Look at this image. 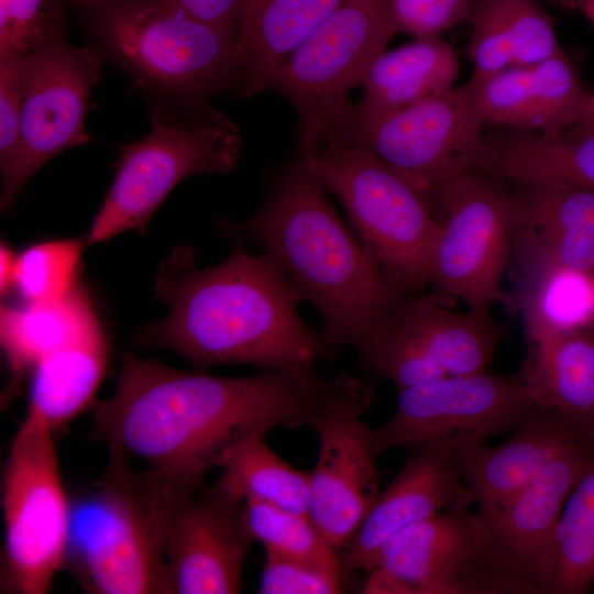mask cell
Here are the masks:
<instances>
[{
    "mask_svg": "<svg viewBox=\"0 0 594 594\" xmlns=\"http://www.w3.org/2000/svg\"><path fill=\"white\" fill-rule=\"evenodd\" d=\"M86 241L61 239L35 243L16 257L14 288L25 302L55 301L78 284Z\"/></svg>",
    "mask_w": 594,
    "mask_h": 594,
    "instance_id": "cell-34",
    "label": "cell"
},
{
    "mask_svg": "<svg viewBox=\"0 0 594 594\" xmlns=\"http://www.w3.org/2000/svg\"><path fill=\"white\" fill-rule=\"evenodd\" d=\"M26 53L0 51V173L4 187L15 168L25 86Z\"/></svg>",
    "mask_w": 594,
    "mask_h": 594,
    "instance_id": "cell-36",
    "label": "cell"
},
{
    "mask_svg": "<svg viewBox=\"0 0 594 594\" xmlns=\"http://www.w3.org/2000/svg\"><path fill=\"white\" fill-rule=\"evenodd\" d=\"M484 127L466 81L396 111L355 113L350 142L408 176L431 197L448 179L475 168Z\"/></svg>",
    "mask_w": 594,
    "mask_h": 594,
    "instance_id": "cell-14",
    "label": "cell"
},
{
    "mask_svg": "<svg viewBox=\"0 0 594 594\" xmlns=\"http://www.w3.org/2000/svg\"><path fill=\"white\" fill-rule=\"evenodd\" d=\"M484 125L557 134L581 120L591 94L563 50L529 65L469 79Z\"/></svg>",
    "mask_w": 594,
    "mask_h": 594,
    "instance_id": "cell-19",
    "label": "cell"
},
{
    "mask_svg": "<svg viewBox=\"0 0 594 594\" xmlns=\"http://www.w3.org/2000/svg\"><path fill=\"white\" fill-rule=\"evenodd\" d=\"M18 255L6 244L0 245V293L3 298L15 284V265Z\"/></svg>",
    "mask_w": 594,
    "mask_h": 594,
    "instance_id": "cell-41",
    "label": "cell"
},
{
    "mask_svg": "<svg viewBox=\"0 0 594 594\" xmlns=\"http://www.w3.org/2000/svg\"><path fill=\"white\" fill-rule=\"evenodd\" d=\"M574 129L594 131V92L591 94L585 111Z\"/></svg>",
    "mask_w": 594,
    "mask_h": 594,
    "instance_id": "cell-43",
    "label": "cell"
},
{
    "mask_svg": "<svg viewBox=\"0 0 594 594\" xmlns=\"http://www.w3.org/2000/svg\"><path fill=\"white\" fill-rule=\"evenodd\" d=\"M468 23L473 80L562 51L554 21L537 0H471Z\"/></svg>",
    "mask_w": 594,
    "mask_h": 594,
    "instance_id": "cell-24",
    "label": "cell"
},
{
    "mask_svg": "<svg viewBox=\"0 0 594 594\" xmlns=\"http://www.w3.org/2000/svg\"><path fill=\"white\" fill-rule=\"evenodd\" d=\"M396 33L387 0H344L276 67L266 90L294 107L299 151L351 141L348 95Z\"/></svg>",
    "mask_w": 594,
    "mask_h": 594,
    "instance_id": "cell-7",
    "label": "cell"
},
{
    "mask_svg": "<svg viewBox=\"0 0 594 594\" xmlns=\"http://www.w3.org/2000/svg\"><path fill=\"white\" fill-rule=\"evenodd\" d=\"M397 32L415 38L438 37L466 22L471 0H387Z\"/></svg>",
    "mask_w": 594,
    "mask_h": 594,
    "instance_id": "cell-38",
    "label": "cell"
},
{
    "mask_svg": "<svg viewBox=\"0 0 594 594\" xmlns=\"http://www.w3.org/2000/svg\"><path fill=\"white\" fill-rule=\"evenodd\" d=\"M543 1H547L548 3L554 4V6H559L560 3V0H543Z\"/></svg>",
    "mask_w": 594,
    "mask_h": 594,
    "instance_id": "cell-45",
    "label": "cell"
},
{
    "mask_svg": "<svg viewBox=\"0 0 594 594\" xmlns=\"http://www.w3.org/2000/svg\"><path fill=\"white\" fill-rule=\"evenodd\" d=\"M396 320L448 375L487 370L505 334L491 314L453 311L424 292L405 299Z\"/></svg>",
    "mask_w": 594,
    "mask_h": 594,
    "instance_id": "cell-26",
    "label": "cell"
},
{
    "mask_svg": "<svg viewBox=\"0 0 594 594\" xmlns=\"http://www.w3.org/2000/svg\"><path fill=\"white\" fill-rule=\"evenodd\" d=\"M591 437L593 430L556 410L536 406L501 444L458 447L453 458L476 509L492 517L554 458Z\"/></svg>",
    "mask_w": 594,
    "mask_h": 594,
    "instance_id": "cell-18",
    "label": "cell"
},
{
    "mask_svg": "<svg viewBox=\"0 0 594 594\" xmlns=\"http://www.w3.org/2000/svg\"><path fill=\"white\" fill-rule=\"evenodd\" d=\"M195 18L237 37L245 0H172Z\"/></svg>",
    "mask_w": 594,
    "mask_h": 594,
    "instance_id": "cell-40",
    "label": "cell"
},
{
    "mask_svg": "<svg viewBox=\"0 0 594 594\" xmlns=\"http://www.w3.org/2000/svg\"><path fill=\"white\" fill-rule=\"evenodd\" d=\"M358 353L365 365L392 382L398 392L448 375L396 318Z\"/></svg>",
    "mask_w": 594,
    "mask_h": 594,
    "instance_id": "cell-35",
    "label": "cell"
},
{
    "mask_svg": "<svg viewBox=\"0 0 594 594\" xmlns=\"http://www.w3.org/2000/svg\"><path fill=\"white\" fill-rule=\"evenodd\" d=\"M109 358L106 336L62 349L32 370L26 415L51 430L66 425L95 399Z\"/></svg>",
    "mask_w": 594,
    "mask_h": 594,
    "instance_id": "cell-30",
    "label": "cell"
},
{
    "mask_svg": "<svg viewBox=\"0 0 594 594\" xmlns=\"http://www.w3.org/2000/svg\"><path fill=\"white\" fill-rule=\"evenodd\" d=\"M245 512L255 540L265 550L344 572L338 552L326 543L309 515L255 499H245Z\"/></svg>",
    "mask_w": 594,
    "mask_h": 594,
    "instance_id": "cell-33",
    "label": "cell"
},
{
    "mask_svg": "<svg viewBox=\"0 0 594 594\" xmlns=\"http://www.w3.org/2000/svg\"><path fill=\"white\" fill-rule=\"evenodd\" d=\"M594 583V455L574 484L546 553L541 594H583Z\"/></svg>",
    "mask_w": 594,
    "mask_h": 594,
    "instance_id": "cell-31",
    "label": "cell"
},
{
    "mask_svg": "<svg viewBox=\"0 0 594 594\" xmlns=\"http://www.w3.org/2000/svg\"><path fill=\"white\" fill-rule=\"evenodd\" d=\"M559 6L580 11L594 24V0H560Z\"/></svg>",
    "mask_w": 594,
    "mask_h": 594,
    "instance_id": "cell-42",
    "label": "cell"
},
{
    "mask_svg": "<svg viewBox=\"0 0 594 594\" xmlns=\"http://www.w3.org/2000/svg\"><path fill=\"white\" fill-rule=\"evenodd\" d=\"M183 488L110 454L101 480L70 504L64 566L91 594H169L168 507Z\"/></svg>",
    "mask_w": 594,
    "mask_h": 594,
    "instance_id": "cell-4",
    "label": "cell"
},
{
    "mask_svg": "<svg viewBox=\"0 0 594 594\" xmlns=\"http://www.w3.org/2000/svg\"><path fill=\"white\" fill-rule=\"evenodd\" d=\"M364 594H537L504 551L488 517L469 508L437 514L380 550Z\"/></svg>",
    "mask_w": 594,
    "mask_h": 594,
    "instance_id": "cell-8",
    "label": "cell"
},
{
    "mask_svg": "<svg viewBox=\"0 0 594 594\" xmlns=\"http://www.w3.org/2000/svg\"><path fill=\"white\" fill-rule=\"evenodd\" d=\"M342 572L265 550L258 593L336 594L342 592Z\"/></svg>",
    "mask_w": 594,
    "mask_h": 594,
    "instance_id": "cell-37",
    "label": "cell"
},
{
    "mask_svg": "<svg viewBox=\"0 0 594 594\" xmlns=\"http://www.w3.org/2000/svg\"><path fill=\"white\" fill-rule=\"evenodd\" d=\"M519 372L536 406L594 431V328L528 344Z\"/></svg>",
    "mask_w": 594,
    "mask_h": 594,
    "instance_id": "cell-28",
    "label": "cell"
},
{
    "mask_svg": "<svg viewBox=\"0 0 594 594\" xmlns=\"http://www.w3.org/2000/svg\"><path fill=\"white\" fill-rule=\"evenodd\" d=\"M516 308L528 344L594 328V270L569 268L515 234Z\"/></svg>",
    "mask_w": 594,
    "mask_h": 594,
    "instance_id": "cell-21",
    "label": "cell"
},
{
    "mask_svg": "<svg viewBox=\"0 0 594 594\" xmlns=\"http://www.w3.org/2000/svg\"><path fill=\"white\" fill-rule=\"evenodd\" d=\"M255 542L245 499L220 477L178 493L164 527L169 594L240 593L244 562Z\"/></svg>",
    "mask_w": 594,
    "mask_h": 594,
    "instance_id": "cell-15",
    "label": "cell"
},
{
    "mask_svg": "<svg viewBox=\"0 0 594 594\" xmlns=\"http://www.w3.org/2000/svg\"><path fill=\"white\" fill-rule=\"evenodd\" d=\"M475 165L507 182L559 180L594 191V131L496 128L483 133Z\"/></svg>",
    "mask_w": 594,
    "mask_h": 594,
    "instance_id": "cell-23",
    "label": "cell"
},
{
    "mask_svg": "<svg viewBox=\"0 0 594 594\" xmlns=\"http://www.w3.org/2000/svg\"><path fill=\"white\" fill-rule=\"evenodd\" d=\"M235 235L260 246L317 311L336 348L358 352L410 295L377 266L298 151L268 175L261 208L235 227Z\"/></svg>",
    "mask_w": 594,
    "mask_h": 594,
    "instance_id": "cell-3",
    "label": "cell"
},
{
    "mask_svg": "<svg viewBox=\"0 0 594 594\" xmlns=\"http://www.w3.org/2000/svg\"><path fill=\"white\" fill-rule=\"evenodd\" d=\"M454 446L433 442L411 452L371 510L338 551L344 572H369L382 547L400 530L473 504L453 458Z\"/></svg>",
    "mask_w": 594,
    "mask_h": 594,
    "instance_id": "cell-17",
    "label": "cell"
},
{
    "mask_svg": "<svg viewBox=\"0 0 594 594\" xmlns=\"http://www.w3.org/2000/svg\"><path fill=\"white\" fill-rule=\"evenodd\" d=\"M266 435L253 433L232 446L218 464L219 477L244 499L309 515L310 473L279 458Z\"/></svg>",
    "mask_w": 594,
    "mask_h": 594,
    "instance_id": "cell-32",
    "label": "cell"
},
{
    "mask_svg": "<svg viewBox=\"0 0 594 594\" xmlns=\"http://www.w3.org/2000/svg\"><path fill=\"white\" fill-rule=\"evenodd\" d=\"M58 3H66L73 7L80 8L82 10H86L88 8H91L94 6H97L106 0H56Z\"/></svg>",
    "mask_w": 594,
    "mask_h": 594,
    "instance_id": "cell-44",
    "label": "cell"
},
{
    "mask_svg": "<svg viewBox=\"0 0 594 594\" xmlns=\"http://www.w3.org/2000/svg\"><path fill=\"white\" fill-rule=\"evenodd\" d=\"M48 0H0V51L28 53L34 44Z\"/></svg>",
    "mask_w": 594,
    "mask_h": 594,
    "instance_id": "cell-39",
    "label": "cell"
},
{
    "mask_svg": "<svg viewBox=\"0 0 594 594\" xmlns=\"http://www.w3.org/2000/svg\"><path fill=\"white\" fill-rule=\"evenodd\" d=\"M154 290L168 311L142 327L134 343L175 352L196 370L248 364L312 374L338 349L302 320L300 299L262 252L239 248L201 268L190 246H177L161 263Z\"/></svg>",
    "mask_w": 594,
    "mask_h": 594,
    "instance_id": "cell-2",
    "label": "cell"
},
{
    "mask_svg": "<svg viewBox=\"0 0 594 594\" xmlns=\"http://www.w3.org/2000/svg\"><path fill=\"white\" fill-rule=\"evenodd\" d=\"M506 180L481 168H470L441 184L432 194L446 209L430 264L431 295L449 306L491 314L508 297L502 280L522 202Z\"/></svg>",
    "mask_w": 594,
    "mask_h": 594,
    "instance_id": "cell-9",
    "label": "cell"
},
{
    "mask_svg": "<svg viewBox=\"0 0 594 594\" xmlns=\"http://www.w3.org/2000/svg\"><path fill=\"white\" fill-rule=\"evenodd\" d=\"M593 455L594 437L572 446L496 515L488 517L504 551L537 594H541L540 576L553 530L574 484Z\"/></svg>",
    "mask_w": 594,
    "mask_h": 594,
    "instance_id": "cell-20",
    "label": "cell"
},
{
    "mask_svg": "<svg viewBox=\"0 0 594 594\" xmlns=\"http://www.w3.org/2000/svg\"><path fill=\"white\" fill-rule=\"evenodd\" d=\"M344 0H245L237 41L244 76L241 92L265 91L276 67Z\"/></svg>",
    "mask_w": 594,
    "mask_h": 594,
    "instance_id": "cell-29",
    "label": "cell"
},
{
    "mask_svg": "<svg viewBox=\"0 0 594 594\" xmlns=\"http://www.w3.org/2000/svg\"><path fill=\"white\" fill-rule=\"evenodd\" d=\"M101 66L96 51L69 43L61 3L48 0L41 31L26 53L19 153L12 177L1 188L2 212L47 162L91 140L86 114Z\"/></svg>",
    "mask_w": 594,
    "mask_h": 594,
    "instance_id": "cell-12",
    "label": "cell"
},
{
    "mask_svg": "<svg viewBox=\"0 0 594 594\" xmlns=\"http://www.w3.org/2000/svg\"><path fill=\"white\" fill-rule=\"evenodd\" d=\"M510 183L522 202L516 233L569 268L594 270V191L559 180Z\"/></svg>",
    "mask_w": 594,
    "mask_h": 594,
    "instance_id": "cell-25",
    "label": "cell"
},
{
    "mask_svg": "<svg viewBox=\"0 0 594 594\" xmlns=\"http://www.w3.org/2000/svg\"><path fill=\"white\" fill-rule=\"evenodd\" d=\"M370 404L334 409L312 428L319 451L310 473L309 517L326 543L339 551L362 524L380 491L372 428L362 415Z\"/></svg>",
    "mask_w": 594,
    "mask_h": 594,
    "instance_id": "cell-16",
    "label": "cell"
},
{
    "mask_svg": "<svg viewBox=\"0 0 594 594\" xmlns=\"http://www.w3.org/2000/svg\"><path fill=\"white\" fill-rule=\"evenodd\" d=\"M298 152L339 199L352 230L383 273L407 293L424 292L441 228L428 191L352 142Z\"/></svg>",
    "mask_w": 594,
    "mask_h": 594,
    "instance_id": "cell-6",
    "label": "cell"
},
{
    "mask_svg": "<svg viewBox=\"0 0 594 594\" xmlns=\"http://www.w3.org/2000/svg\"><path fill=\"white\" fill-rule=\"evenodd\" d=\"M459 70L455 50L441 36L384 51L362 79L356 113L383 114L438 95L454 86Z\"/></svg>",
    "mask_w": 594,
    "mask_h": 594,
    "instance_id": "cell-27",
    "label": "cell"
},
{
    "mask_svg": "<svg viewBox=\"0 0 594 594\" xmlns=\"http://www.w3.org/2000/svg\"><path fill=\"white\" fill-rule=\"evenodd\" d=\"M536 407L520 373L487 370L444 375L398 392L393 415L372 428L378 455L389 450L411 452L433 442L455 448L484 443L517 428Z\"/></svg>",
    "mask_w": 594,
    "mask_h": 594,
    "instance_id": "cell-13",
    "label": "cell"
},
{
    "mask_svg": "<svg viewBox=\"0 0 594 594\" xmlns=\"http://www.w3.org/2000/svg\"><path fill=\"white\" fill-rule=\"evenodd\" d=\"M84 11L102 51L145 89L199 103L242 87L237 37L172 0H106Z\"/></svg>",
    "mask_w": 594,
    "mask_h": 594,
    "instance_id": "cell-5",
    "label": "cell"
},
{
    "mask_svg": "<svg viewBox=\"0 0 594 594\" xmlns=\"http://www.w3.org/2000/svg\"><path fill=\"white\" fill-rule=\"evenodd\" d=\"M241 148L238 127L216 111L178 127L152 110L148 134L120 148L113 182L92 219L86 244L131 230L144 234L153 213L180 182L193 175L231 172Z\"/></svg>",
    "mask_w": 594,
    "mask_h": 594,
    "instance_id": "cell-10",
    "label": "cell"
},
{
    "mask_svg": "<svg viewBox=\"0 0 594 594\" xmlns=\"http://www.w3.org/2000/svg\"><path fill=\"white\" fill-rule=\"evenodd\" d=\"M105 336L91 296L80 282L55 301L2 305L0 341L11 372L8 395L12 396L24 375L46 356Z\"/></svg>",
    "mask_w": 594,
    "mask_h": 594,
    "instance_id": "cell-22",
    "label": "cell"
},
{
    "mask_svg": "<svg viewBox=\"0 0 594 594\" xmlns=\"http://www.w3.org/2000/svg\"><path fill=\"white\" fill-rule=\"evenodd\" d=\"M372 395L366 380L345 374L226 377L124 354L116 391L94 405V436L110 454L138 458L175 485L196 490L248 436L312 428L330 411Z\"/></svg>",
    "mask_w": 594,
    "mask_h": 594,
    "instance_id": "cell-1",
    "label": "cell"
},
{
    "mask_svg": "<svg viewBox=\"0 0 594 594\" xmlns=\"http://www.w3.org/2000/svg\"><path fill=\"white\" fill-rule=\"evenodd\" d=\"M53 433L41 420L26 415L4 462L1 592L47 593L64 568L72 503L63 485Z\"/></svg>",
    "mask_w": 594,
    "mask_h": 594,
    "instance_id": "cell-11",
    "label": "cell"
}]
</instances>
